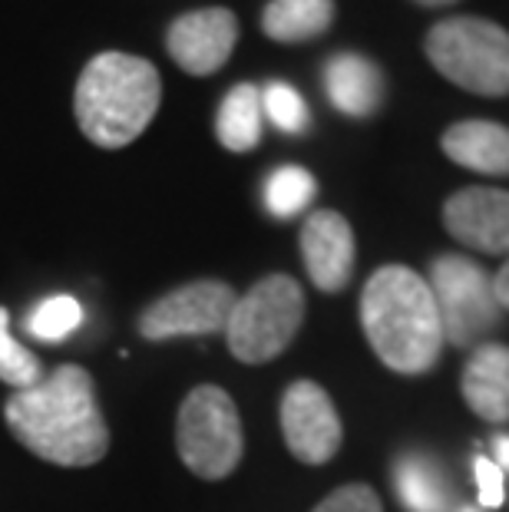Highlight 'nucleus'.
Returning <instances> with one entry per match:
<instances>
[{
    "label": "nucleus",
    "mask_w": 509,
    "mask_h": 512,
    "mask_svg": "<svg viewBox=\"0 0 509 512\" xmlns=\"http://www.w3.org/2000/svg\"><path fill=\"white\" fill-rule=\"evenodd\" d=\"M4 420L17 443L53 466L80 470L100 463L110 450V430L96 403L93 377L80 364H60L34 387L10 394Z\"/></svg>",
    "instance_id": "f257e3e1"
},
{
    "label": "nucleus",
    "mask_w": 509,
    "mask_h": 512,
    "mask_svg": "<svg viewBox=\"0 0 509 512\" xmlns=\"http://www.w3.org/2000/svg\"><path fill=\"white\" fill-rule=\"evenodd\" d=\"M361 328L381 364L404 377L427 374L447 344L427 278L407 265H384L367 278Z\"/></svg>",
    "instance_id": "f03ea898"
},
{
    "label": "nucleus",
    "mask_w": 509,
    "mask_h": 512,
    "mask_svg": "<svg viewBox=\"0 0 509 512\" xmlns=\"http://www.w3.org/2000/svg\"><path fill=\"white\" fill-rule=\"evenodd\" d=\"M162 76L156 63L123 50H106L86 63L73 86V113L83 136L100 149L136 143L156 119Z\"/></svg>",
    "instance_id": "7ed1b4c3"
},
{
    "label": "nucleus",
    "mask_w": 509,
    "mask_h": 512,
    "mask_svg": "<svg viewBox=\"0 0 509 512\" xmlns=\"http://www.w3.org/2000/svg\"><path fill=\"white\" fill-rule=\"evenodd\" d=\"M424 53L443 80L476 96H509V30L486 17L437 20Z\"/></svg>",
    "instance_id": "20e7f679"
},
{
    "label": "nucleus",
    "mask_w": 509,
    "mask_h": 512,
    "mask_svg": "<svg viewBox=\"0 0 509 512\" xmlns=\"http://www.w3.org/2000/svg\"><path fill=\"white\" fill-rule=\"evenodd\" d=\"M301 321H305L301 285L291 275H268L235 301L225 324V341L235 361L268 364L288 351Z\"/></svg>",
    "instance_id": "39448f33"
},
{
    "label": "nucleus",
    "mask_w": 509,
    "mask_h": 512,
    "mask_svg": "<svg viewBox=\"0 0 509 512\" xmlns=\"http://www.w3.org/2000/svg\"><path fill=\"white\" fill-rule=\"evenodd\" d=\"M176 450L199 479H225L242 463V420L222 387L202 384L189 390L176 420Z\"/></svg>",
    "instance_id": "423d86ee"
},
{
    "label": "nucleus",
    "mask_w": 509,
    "mask_h": 512,
    "mask_svg": "<svg viewBox=\"0 0 509 512\" xmlns=\"http://www.w3.org/2000/svg\"><path fill=\"white\" fill-rule=\"evenodd\" d=\"M427 285L440 308L443 337L453 347H480L503 321V308L496 301L493 275L467 255L433 258Z\"/></svg>",
    "instance_id": "0eeeda50"
},
{
    "label": "nucleus",
    "mask_w": 509,
    "mask_h": 512,
    "mask_svg": "<svg viewBox=\"0 0 509 512\" xmlns=\"http://www.w3.org/2000/svg\"><path fill=\"white\" fill-rule=\"evenodd\" d=\"M238 294L232 285L215 278L189 281L176 291L162 294L139 314V334L146 341H172V337L219 334L229 324Z\"/></svg>",
    "instance_id": "6e6552de"
},
{
    "label": "nucleus",
    "mask_w": 509,
    "mask_h": 512,
    "mask_svg": "<svg viewBox=\"0 0 509 512\" xmlns=\"http://www.w3.org/2000/svg\"><path fill=\"white\" fill-rule=\"evenodd\" d=\"M281 437L291 456L308 466H324L341 450L344 430L328 390L314 380H295L281 397Z\"/></svg>",
    "instance_id": "1a4fd4ad"
},
{
    "label": "nucleus",
    "mask_w": 509,
    "mask_h": 512,
    "mask_svg": "<svg viewBox=\"0 0 509 512\" xmlns=\"http://www.w3.org/2000/svg\"><path fill=\"white\" fill-rule=\"evenodd\" d=\"M238 43V17L229 7H199L179 14L166 30V53L189 76L219 73Z\"/></svg>",
    "instance_id": "9d476101"
},
{
    "label": "nucleus",
    "mask_w": 509,
    "mask_h": 512,
    "mask_svg": "<svg viewBox=\"0 0 509 512\" xmlns=\"http://www.w3.org/2000/svg\"><path fill=\"white\" fill-rule=\"evenodd\" d=\"M443 228L460 245L486 255H509V192L467 185L443 202Z\"/></svg>",
    "instance_id": "9b49d317"
},
{
    "label": "nucleus",
    "mask_w": 509,
    "mask_h": 512,
    "mask_svg": "<svg viewBox=\"0 0 509 512\" xmlns=\"http://www.w3.org/2000/svg\"><path fill=\"white\" fill-rule=\"evenodd\" d=\"M301 258L318 291L338 294L354 275V232L341 212L318 209L301 225Z\"/></svg>",
    "instance_id": "f8f14e48"
},
{
    "label": "nucleus",
    "mask_w": 509,
    "mask_h": 512,
    "mask_svg": "<svg viewBox=\"0 0 509 512\" xmlns=\"http://www.w3.org/2000/svg\"><path fill=\"white\" fill-rule=\"evenodd\" d=\"M460 394L467 407L486 423H509V347L483 341L473 347L460 377Z\"/></svg>",
    "instance_id": "ddd939ff"
},
{
    "label": "nucleus",
    "mask_w": 509,
    "mask_h": 512,
    "mask_svg": "<svg viewBox=\"0 0 509 512\" xmlns=\"http://www.w3.org/2000/svg\"><path fill=\"white\" fill-rule=\"evenodd\" d=\"M443 156L483 176H509V126L490 119L453 123L440 139Z\"/></svg>",
    "instance_id": "4468645a"
},
{
    "label": "nucleus",
    "mask_w": 509,
    "mask_h": 512,
    "mask_svg": "<svg viewBox=\"0 0 509 512\" xmlns=\"http://www.w3.org/2000/svg\"><path fill=\"white\" fill-rule=\"evenodd\" d=\"M324 90L344 116H371L384 100V73L361 53H334L324 67Z\"/></svg>",
    "instance_id": "2eb2a0df"
},
{
    "label": "nucleus",
    "mask_w": 509,
    "mask_h": 512,
    "mask_svg": "<svg viewBox=\"0 0 509 512\" xmlns=\"http://www.w3.org/2000/svg\"><path fill=\"white\" fill-rule=\"evenodd\" d=\"M262 86L235 83L215 113V136L229 152H252L262 143Z\"/></svg>",
    "instance_id": "dca6fc26"
},
{
    "label": "nucleus",
    "mask_w": 509,
    "mask_h": 512,
    "mask_svg": "<svg viewBox=\"0 0 509 512\" xmlns=\"http://www.w3.org/2000/svg\"><path fill=\"white\" fill-rule=\"evenodd\" d=\"M331 24L334 0H268L262 10V34L275 43H308Z\"/></svg>",
    "instance_id": "f3484780"
},
{
    "label": "nucleus",
    "mask_w": 509,
    "mask_h": 512,
    "mask_svg": "<svg viewBox=\"0 0 509 512\" xmlns=\"http://www.w3.org/2000/svg\"><path fill=\"white\" fill-rule=\"evenodd\" d=\"M394 483L407 512H447L450 509L447 483H443L440 470L427 456H404L394 470Z\"/></svg>",
    "instance_id": "a211bd4d"
},
{
    "label": "nucleus",
    "mask_w": 509,
    "mask_h": 512,
    "mask_svg": "<svg viewBox=\"0 0 509 512\" xmlns=\"http://www.w3.org/2000/svg\"><path fill=\"white\" fill-rule=\"evenodd\" d=\"M314 192H318V182H314L308 169L281 166L265 182V209L272 212L275 219H291V215L308 209Z\"/></svg>",
    "instance_id": "6ab92c4d"
},
{
    "label": "nucleus",
    "mask_w": 509,
    "mask_h": 512,
    "mask_svg": "<svg viewBox=\"0 0 509 512\" xmlns=\"http://www.w3.org/2000/svg\"><path fill=\"white\" fill-rule=\"evenodd\" d=\"M83 324V308L70 294H57V298L40 301L34 311L27 314V331L37 341H63Z\"/></svg>",
    "instance_id": "aec40b11"
},
{
    "label": "nucleus",
    "mask_w": 509,
    "mask_h": 512,
    "mask_svg": "<svg viewBox=\"0 0 509 512\" xmlns=\"http://www.w3.org/2000/svg\"><path fill=\"white\" fill-rule=\"evenodd\" d=\"M43 377V364L37 354H30L24 344L10 334V314L0 308V380L17 390L34 387Z\"/></svg>",
    "instance_id": "412c9836"
},
{
    "label": "nucleus",
    "mask_w": 509,
    "mask_h": 512,
    "mask_svg": "<svg viewBox=\"0 0 509 512\" xmlns=\"http://www.w3.org/2000/svg\"><path fill=\"white\" fill-rule=\"evenodd\" d=\"M262 110L272 123L288 136H301L311 123L308 103L301 100V93L288 83H268L262 90Z\"/></svg>",
    "instance_id": "4be33fe9"
},
{
    "label": "nucleus",
    "mask_w": 509,
    "mask_h": 512,
    "mask_svg": "<svg viewBox=\"0 0 509 512\" xmlns=\"http://www.w3.org/2000/svg\"><path fill=\"white\" fill-rule=\"evenodd\" d=\"M311 512H384V506H381V496H377L371 486L351 483V486L334 489V493L328 499H321Z\"/></svg>",
    "instance_id": "5701e85b"
},
{
    "label": "nucleus",
    "mask_w": 509,
    "mask_h": 512,
    "mask_svg": "<svg viewBox=\"0 0 509 512\" xmlns=\"http://www.w3.org/2000/svg\"><path fill=\"white\" fill-rule=\"evenodd\" d=\"M473 476H476V493H480L483 509H496L506 503V473L486 456L473 460Z\"/></svg>",
    "instance_id": "b1692460"
},
{
    "label": "nucleus",
    "mask_w": 509,
    "mask_h": 512,
    "mask_svg": "<svg viewBox=\"0 0 509 512\" xmlns=\"http://www.w3.org/2000/svg\"><path fill=\"white\" fill-rule=\"evenodd\" d=\"M493 291H496V301H500V308L509 311V258H506V265L493 275Z\"/></svg>",
    "instance_id": "393cba45"
},
{
    "label": "nucleus",
    "mask_w": 509,
    "mask_h": 512,
    "mask_svg": "<svg viewBox=\"0 0 509 512\" xmlns=\"http://www.w3.org/2000/svg\"><path fill=\"white\" fill-rule=\"evenodd\" d=\"M493 453H496V466H500L503 473H509V437H496L493 440Z\"/></svg>",
    "instance_id": "a878e982"
},
{
    "label": "nucleus",
    "mask_w": 509,
    "mask_h": 512,
    "mask_svg": "<svg viewBox=\"0 0 509 512\" xmlns=\"http://www.w3.org/2000/svg\"><path fill=\"white\" fill-rule=\"evenodd\" d=\"M417 7H427V10H433V7H450V4H457V0H414Z\"/></svg>",
    "instance_id": "bb28decb"
},
{
    "label": "nucleus",
    "mask_w": 509,
    "mask_h": 512,
    "mask_svg": "<svg viewBox=\"0 0 509 512\" xmlns=\"http://www.w3.org/2000/svg\"><path fill=\"white\" fill-rule=\"evenodd\" d=\"M460 512H480V509H460Z\"/></svg>",
    "instance_id": "cd10ccee"
},
{
    "label": "nucleus",
    "mask_w": 509,
    "mask_h": 512,
    "mask_svg": "<svg viewBox=\"0 0 509 512\" xmlns=\"http://www.w3.org/2000/svg\"><path fill=\"white\" fill-rule=\"evenodd\" d=\"M506 499H509V493H506Z\"/></svg>",
    "instance_id": "c85d7f7f"
}]
</instances>
